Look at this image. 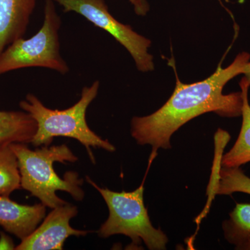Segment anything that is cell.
Wrapping results in <instances>:
<instances>
[{
    "mask_svg": "<svg viewBox=\"0 0 250 250\" xmlns=\"http://www.w3.org/2000/svg\"><path fill=\"white\" fill-rule=\"evenodd\" d=\"M250 59V54L242 52L228 67H219L201 82L187 84L177 78L173 93L162 107L149 116L133 118L131 136L138 144L152 146L151 161L159 148H170L172 134L197 116L210 112L226 118L241 116L242 92L224 94L223 89L230 80L243 73Z\"/></svg>",
    "mask_w": 250,
    "mask_h": 250,
    "instance_id": "6da1fadb",
    "label": "cell"
},
{
    "mask_svg": "<svg viewBox=\"0 0 250 250\" xmlns=\"http://www.w3.org/2000/svg\"><path fill=\"white\" fill-rule=\"evenodd\" d=\"M10 147L17 157L21 188L39 199L42 205L53 209L67 204L57 195L58 190L68 192L77 201L83 200V180L78 173L69 171L62 179L54 169V163L66 164L78 160L66 145L43 146L35 150H31L24 143H11Z\"/></svg>",
    "mask_w": 250,
    "mask_h": 250,
    "instance_id": "7a4b0ae2",
    "label": "cell"
},
{
    "mask_svg": "<svg viewBox=\"0 0 250 250\" xmlns=\"http://www.w3.org/2000/svg\"><path fill=\"white\" fill-rule=\"evenodd\" d=\"M100 85V82L97 80L90 86L83 87L80 100L64 110L47 108L35 95L28 94L20 103V106L37 123V131L31 141L33 146L36 147L49 146L54 138L60 136L76 139L84 146L93 164H95V159L91 147L115 152V146L92 131L85 119L87 109L96 98Z\"/></svg>",
    "mask_w": 250,
    "mask_h": 250,
    "instance_id": "3957f363",
    "label": "cell"
},
{
    "mask_svg": "<svg viewBox=\"0 0 250 250\" xmlns=\"http://www.w3.org/2000/svg\"><path fill=\"white\" fill-rule=\"evenodd\" d=\"M85 179L100 192L109 210V216L98 231L99 236L108 238L123 234L131 238L132 246H139L143 241L148 249H166L167 236L153 227L145 207L144 182L134 191L119 192L98 187L88 176Z\"/></svg>",
    "mask_w": 250,
    "mask_h": 250,
    "instance_id": "277c9868",
    "label": "cell"
},
{
    "mask_svg": "<svg viewBox=\"0 0 250 250\" xmlns=\"http://www.w3.org/2000/svg\"><path fill=\"white\" fill-rule=\"evenodd\" d=\"M62 19L54 0H45L44 21L39 31L31 38L18 39L0 54V76L7 72L43 67L66 75L70 70L60 52L59 30Z\"/></svg>",
    "mask_w": 250,
    "mask_h": 250,
    "instance_id": "5b68a950",
    "label": "cell"
},
{
    "mask_svg": "<svg viewBox=\"0 0 250 250\" xmlns=\"http://www.w3.org/2000/svg\"><path fill=\"white\" fill-rule=\"evenodd\" d=\"M64 13H76L95 27L113 36L131 54L138 70L146 72L154 70L153 57L148 52L151 41L140 35L128 24L117 21L108 11L105 0H54Z\"/></svg>",
    "mask_w": 250,
    "mask_h": 250,
    "instance_id": "8992f818",
    "label": "cell"
},
{
    "mask_svg": "<svg viewBox=\"0 0 250 250\" xmlns=\"http://www.w3.org/2000/svg\"><path fill=\"white\" fill-rule=\"evenodd\" d=\"M77 213V207L69 203L53 208L40 226L21 241L16 250H62L69 237L86 236L90 231L76 229L70 226V220Z\"/></svg>",
    "mask_w": 250,
    "mask_h": 250,
    "instance_id": "52a82bcc",
    "label": "cell"
},
{
    "mask_svg": "<svg viewBox=\"0 0 250 250\" xmlns=\"http://www.w3.org/2000/svg\"><path fill=\"white\" fill-rule=\"evenodd\" d=\"M46 207L20 205L9 197L0 195V226L22 241L34 232L45 218Z\"/></svg>",
    "mask_w": 250,
    "mask_h": 250,
    "instance_id": "ba28073f",
    "label": "cell"
},
{
    "mask_svg": "<svg viewBox=\"0 0 250 250\" xmlns=\"http://www.w3.org/2000/svg\"><path fill=\"white\" fill-rule=\"evenodd\" d=\"M36 3V0H0V54L23 38Z\"/></svg>",
    "mask_w": 250,
    "mask_h": 250,
    "instance_id": "9c48e42d",
    "label": "cell"
},
{
    "mask_svg": "<svg viewBox=\"0 0 250 250\" xmlns=\"http://www.w3.org/2000/svg\"><path fill=\"white\" fill-rule=\"evenodd\" d=\"M240 86L243 95V121L240 134L234 146L225 155L222 156L220 166L226 167H241L250 162V105L248 100L249 81L242 79Z\"/></svg>",
    "mask_w": 250,
    "mask_h": 250,
    "instance_id": "30bf717a",
    "label": "cell"
},
{
    "mask_svg": "<svg viewBox=\"0 0 250 250\" xmlns=\"http://www.w3.org/2000/svg\"><path fill=\"white\" fill-rule=\"evenodd\" d=\"M37 123L25 111H0V146L31 143Z\"/></svg>",
    "mask_w": 250,
    "mask_h": 250,
    "instance_id": "8fae6325",
    "label": "cell"
},
{
    "mask_svg": "<svg viewBox=\"0 0 250 250\" xmlns=\"http://www.w3.org/2000/svg\"><path fill=\"white\" fill-rule=\"evenodd\" d=\"M21 188L17 157L10 145L0 146V195L9 197Z\"/></svg>",
    "mask_w": 250,
    "mask_h": 250,
    "instance_id": "7c38bea8",
    "label": "cell"
},
{
    "mask_svg": "<svg viewBox=\"0 0 250 250\" xmlns=\"http://www.w3.org/2000/svg\"><path fill=\"white\" fill-rule=\"evenodd\" d=\"M217 173L213 187L215 195H231L234 192L250 195V178L240 167H223L220 164Z\"/></svg>",
    "mask_w": 250,
    "mask_h": 250,
    "instance_id": "4fadbf2b",
    "label": "cell"
},
{
    "mask_svg": "<svg viewBox=\"0 0 250 250\" xmlns=\"http://www.w3.org/2000/svg\"><path fill=\"white\" fill-rule=\"evenodd\" d=\"M223 224L225 238L236 247L250 234V204H237Z\"/></svg>",
    "mask_w": 250,
    "mask_h": 250,
    "instance_id": "5bb4252c",
    "label": "cell"
},
{
    "mask_svg": "<svg viewBox=\"0 0 250 250\" xmlns=\"http://www.w3.org/2000/svg\"><path fill=\"white\" fill-rule=\"evenodd\" d=\"M129 1L138 16H145L149 12V5L147 0H129Z\"/></svg>",
    "mask_w": 250,
    "mask_h": 250,
    "instance_id": "9a60e30c",
    "label": "cell"
},
{
    "mask_svg": "<svg viewBox=\"0 0 250 250\" xmlns=\"http://www.w3.org/2000/svg\"><path fill=\"white\" fill-rule=\"evenodd\" d=\"M0 250H16V246L11 237L2 231H0Z\"/></svg>",
    "mask_w": 250,
    "mask_h": 250,
    "instance_id": "2e32d148",
    "label": "cell"
},
{
    "mask_svg": "<svg viewBox=\"0 0 250 250\" xmlns=\"http://www.w3.org/2000/svg\"><path fill=\"white\" fill-rule=\"evenodd\" d=\"M236 249L238 250H250V234L245 237L239 244L236 246Z\"/></svg>",
    "mask_w": 250,
    "mask_h": 250,
    "instance_id": "e0dca14e",
    "label": "cell"
},
{
    "mask_svg": "<svg viewBox=\"0 0 250 250\" xmlns=\"http://www.w3.org/2000/svg\"><path fill=\"white\" fill-rule=\"evenodd\" d=\"M245 75V77L249 81L250 83V62H248L246 64V67H245L244 70H243V73Z\"/></svg>",
    "mask_w": 250,
    "mask_h": 250,
    "instance_id": "ac0fdd59",
    "label": "cell"
}]
</instances>
